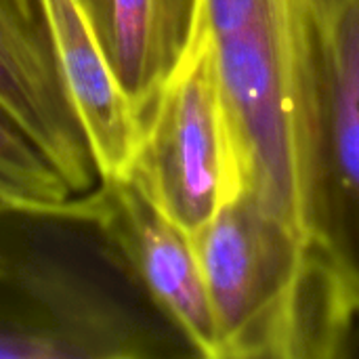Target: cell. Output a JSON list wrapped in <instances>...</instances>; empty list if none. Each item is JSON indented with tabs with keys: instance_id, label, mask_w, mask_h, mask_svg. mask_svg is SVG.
I'll use <instances>...</instances> for the list:
<instances>
[{
	"instance_id": "cell-1",
	"label": "cell",
	"mask_w": 359,
	"mask_h": 359,
	"mask_svg": "<svg viewBox=\"0 0 359 359\" xmlns=\"http://www.w3.org/2000/svg\"><path fill=\"white\" fill-rule=\"evenodd\" d=\"M219 359L332 358L355 316L343 286L292 223L244 189L194 236Z\"/></svg>"
},
{
	"instance_id": "cell-2",
	"label": "cell",
	"mask_w": 359,
	"mask_h": 359,
	"mask_svg": "<svg viewBox=\"0 0 359 359\" xmlns=\"http://www.w3.org/2000/svg\"><path fill=\"white\" fill-rule=\"evenodd\" d=\"M318 2L204 0L202 15L244 189L303 233L307 88Z\"/></svg>"
},
{
	"instance_id": "cell-3",
	"label": "cell",
	"mask_w": 359,
	"mask_h": 359,
	"mask_svg": "<svg viewBox=\"0 0 359 359\" xmlns=\"http://www.w3.org/2000/svg\"><path fill=\"white\" fill-rule=\"evenodd\" d=\"M305 233L359 313V0H320L309 59Z\"/></svg>"
},
{
	"instance_id": "cell-4",
	"label": "cell",
	"mask_w": 359,
	"mask_h": 359,
	"mask_svg": "<svg viewBox=\"0 0 359 359\" xmlns=\"http://www.w3.org/2000/svg\"><path fill=\"white\" fill-rule=\"evenodd\" d=\"M126 179L189 236L244 191V172L204 21L143 120L141 145Z\"/></svg>"
},
{
	"instance_id": "cell-5",
	"label": "cell",
	"mask_w": 359,
	"mask_h": 359,
	"mask_svg": "<svg viewBox=\"0 0 359 359\" xmlns=\"http://www.w3.org/2000/svg\"><path fill=\"white\" fill-rule=\"evenodd\" d=\"M0 286L21 313L0 318V359H143L160 339L61 261L0 252Z\"/></svg>"
},
{
	"instance_id": "cell-6",
	"label": "cell",
	"mask_w": 359,
	"mask_h": 359,
	"mask_svg": "<svg viewBox=\"0 0 359 359\" xmlns=\"http://www.w3.org/2000/svg\"><path fill=\"white\" fill-rule=\"evenodd\" d=\"M65 221L93 225L105 252L189 351L219 359L212 309L191 236L160 212L133 179L101 181L97 189L76 196Z\"/></svg>"
},
{
	"instance_id": "cell-7",
	"label": "cell",
	"mask_w": 359,
	"mask_h": 359,
	"mask_svg": "<svg viewBox=\"0 0 359 359\" xmlns=\"http://www.w3.org/2000/svg\"><path fill=\"white\" fill-rule=\"evenodd\" d=\"M0 101L72 194H88L97 170L59 74L42 0H0Z\"/></svg>"
},
{
	"instance_id": "cell-8",
	"label": "cell",
	"mask_w": 359,
	"mask_h": 359,
	"mask_svg": "<svg viewBox=\"0 0 359 359\" xmlns=\"http://www.w3.org/2000/svg\"><path fill=\"white\" fill-rule=\"evenodd\" d=\"M59 74L99 181L126 179L143 137V118L122 88L76 0H42Z\"/></svg>"
},
{
	"instance_id": "cell-9",
	"label": "cell",
	"mask_w": 359,
	"mask_h": 359,
	"mask_svg": "<svg viewBox=\"0 0 359 359\" xmlns=\"http://www.w3.org/2000/svg\"><path fill=\"white\" fill-rule=\"evenodd\" d=\"M145 120L202 27L204 0H76Z\"/></svg>"
},
{
	"instance_id": "cell-10",
	"label": "cell",
	"mask_w": 359,
	"mask_h": 359,
	"mask_svg": "<svg viewBox=\"0 0 359 359\" xmlns=\"http://www.w3.org/2000/svg\"><path fill=\"white\" fill-rule=\"evenodd\" d=\"M0 196L13 215L61 219L74 202V194L25 133L17 118L0 101Z\"/></svg>"
},
{
	"instance_id": "cell-11",
	"label": "cell",
	"mask_w": 359,
	"mask_h": 359,
	"mask_svg": "<svg viewBox=\"0 0 359 359\" xmlns=\"http://www.w3.org/2000/svg\"><path fill=\"white\" fill-rule=\"evenodd\" d=\"M4 215H13V210H11V206L2 200V196H0V217H4Z\"/></svg>"
}]
</instances>
